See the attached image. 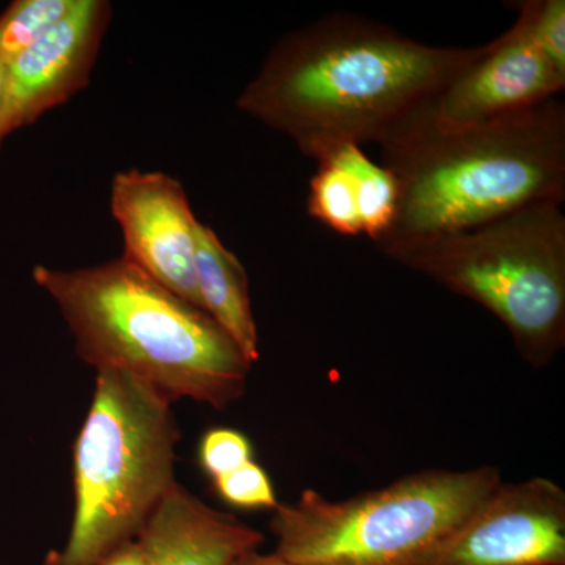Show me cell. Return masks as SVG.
Listing matches in <instances>:
<instances>
[{
	"label": "cell",
	"instance_id": "1",
	"mask_svg": "<svg viewBox=\"0 0 565 565\" xmlns=\"http://www.w3.org/2000/svg\"><path fill=\"white\" fill-rule=\"evenodd\" d=\"M484 50L433 46L334 13L282 36L236 107L318 161L343 145L381 143L429 109Z\"/></svg>",
	"mask_w": 565,
	"mask_h": 565
},
{
	"label": "cell",
	"instance_id": "2",
	"mask_svg": "<svg viewBox=\"0 0 565 565\" xmlns=\"http://www.w3.org/2000/svg\"><path fill=\"white\" fill-rule=\"evenodd\" d=\"M399 188L392 253L565 199V104L559 98L487 125L445 128L429 109L379 143Z\"/></svg>",
	"mask_w": 565,
	"mask_h": 565
},
{
	"label": "cell",
	"instance_id": "3",
	"mask_svg": "<svg viewBox=\"0 0 565 565\" xmlns=\"http://www.w3.org/2000/svg\"><path fill=\"white\" fill-rule=\"evenodd\" d=\"M32 277L96 371L132 375L172 404L223 411L244 396L252 364L232 338L125 256L71 270L40 264Z\"/></svg>",
	"mask_w": 565,
	"mask_h": 565
},
{
	"label": "cell",
	"instance_id": "4",
	"mask_svg": "<svg viewBox=\"0 0 565 565\" xmlns=\"http://www.w3.org/2000/svg\"><path fill=\"white\" fill-rule=\"evenodd\" d=\"M180 427L172 403L118 371H96L90 411L74 445L68 542L44 565H98L136 541L172 489Z\"/></svg>",
	"mask_w": 565,
	"mask_h": 565
},
{
	"label": "cell",
	"instance_id": "5",
	"mask_svg": "<svg viewBox=\"0 0 565 565\" xmlns=\"http://www.w3.org/2000/svg\"><path fill=\"white\" fill-rule=\"evenodd\" d=\"M563 204L525 207L497 221L434 237L390 259L481 305L534 367L565 348V215Z\"/></svg>",
	"mask_w": 565,
	"mask_h": 565
},
{
	"label": "cell",
	"instance_id": "6",
	"mask_svg": "<svg viewBox=\"0 0 565 565\" xmlns=\"http://www.w3.org/2000/svg\"><path fill=\"white\" fill-rule=\"evenodd\" d=\"M501 482L484 465L418 471L343 501L305 489L274 511L275 553L299 565H424Z\"/></svg>",
	"mask_w": 565,
	"mask_h": 565
},
{
	"label": "cell",
	"instance_id": "7",
	"mask_svg": "<svg viewBox=\"0 0 565 565\" xmlns=\"http://www.w3.org/2000/svg\"><path fill=\"white\" fill-rule=\"evenodd\" d=\"M424 565H565L563 487L501 482Z\"/></svg>",
	"mask_w": 565,
	"mask_h": 565
},
{
	"label": "cell",
	"instance_id": "8",
	"mask_svg": "<svg viewBox=\"0 0 565 565\" xmlns=\"http://www.w3.org/2000/svg\"><path fill=\"white\" fill-rule=\"evenodd\" d=\"M516 20L481 57L467 66L429 107L435 125L445 128L487 125L516 117L559 98L565 77L535 46L520 2L511 3Z\"/></svg>",
	"mask_w": 565,
	"mask_h": 565
},
{
	"label": "cell",
	"instance_id": "9",
	"mask_svg": "<svg viewBox=\"0 0 565 565\" xmlns=\"http://www.w3.org/2000/svg\"><path fill=\"white\" fill-rule=\"evenodd\" d=\"M122 256L185 302L202 308L195 280V226L188 193L163 172L122 170L110 188ZM203 310V308H202Z\"/></svg>",
	"mask_w": 565,
	"mask_h": 565
},
{
	"label": "cell",
	"instance_id": "10",
	"mask_svg": "<svg viewBox=\"0 0 565 565\" xmlns=\"http://www.w3.org/2000/svg\"><path fill=\"white\" fill-rule=\"evenodd\" d=\"M110 17L106 0H79L68 17L6 66L3 136L32 125L90 84Z\"/></svg>",
	"mask_w": 565,
	"mask_h": 565
},
{
	"label": "cell",
	"instance_id": "11",
	"mask_svg": "<svg viewBox=\"0 0 565 565\" xmlns=\"http://www.w3.org/2000/svg\"><path fill=\"white\" fill-rule=\"evenodd\" d=\"M137 542L147 565H230L244 553L258 550L264 534L174 482Z\"/></svg>",
	"mask_w": 565,
	"mask_h": 565
},
{
	"label": "cell",
	"instance_id": "12",
	"mask_svg": "<svg viewBox=\"0 0 565 565\" xmlns=\"http://www.w3.org/2000/svg\"><path fill=\"white\" fill-rule=\"evenodd\" d=\"M195 280L203 311L232 338L253 366L259 360V334L247 273L217 233L200 221L195 226Z\"/></svg>",
	"mask_w": 565,
	"mask_h": 565
},
{
	"label": "cell",
	"instance_id": "13",
	"mask_svg": "<svg viewBox=\"0 0 565 565\" xmlns=\"http://www.w3.org/2000/svg\"><path fill=\"white\" fill-rule=\"evenodd\" d=\"M370 156L360 145H343L318 159L310 181V217L341 236H363L364 172Z\"/></svg>",
	"mask_w": 565,
	"mask_h": 565
},
{
	"label": "cell",
	"instance_id": "14",
	"mask_svg": "<svg viewBox=\"0 0 565 565\" xmlns=\"http://www.w3.org/2000/svg\"><path fill=\"white\" fill-rule=\"evenodd\" d=\"M79 0H17L0 14V63L9 65L76 9Z\"/></svg>",
	"mask_w": 565,
	"mask_h": 565
},
{
	"label": "cell",
	"instance_id": "15",
	"mask_svg": "<svg viewBox=\"0 0 565 565\" xmlns=\"http://www.w3.org/2000/svg\"><path fill=\"white\" fill-rule=\"evenodd\" d=\"M531 35L546 62L565 77V2L564 0H523Z\"/></svg>",
	"mask_w": 565,
	"mask_h": 565
},
{
	"label": "cell",
	"instance_id": "16",
	"mask_svg": "<svg viewBox=\"0 0 565 565\" xmlns=\"http://www.w3.org/2000/svg\"><path fill=\"white\" fill-rule=\"evenodd\" d=\"M214 489L225 503L239 509H277V494L269 475L262 465L250 460L214 479Z\"/></svg>",
	"mask_w": 565,
	"mask_h": 565
},
{
	"label": "cell",
	"instance_id": "17",
	"mask_svg": "<svg viewBox=\"0 0 565 565\" xmlns=\"http://www.w3.org/2000/svg\"><path fill=\"white\" fill-rule=\"evenodd\" d=\"M252 456L250 440L239 430L217 427L207 430L200 441V465L212 481L250 462Z\"/></svg>",
	"mask_w": 565,
	"mask_h": 565
},
{
	"label": "cell",
	"instance_id": "18",
	"mask_svg": "<svg viewBox=\"0 0 565 565\" xmlns=\"http://www.w3.org/2000/svg\"><path fill=\"white\" fill-rule=\"evenodd\" d=\"M98 565H147V561H145L143 550H141L136 539V541L120 546L109 556L104 557Z\"/></svg>",
	"mask_w": 565,
	"mask_h": 565
},
{
	"label": "cell",
	"instance_id": "19",
	"mask_svg": "<svg viewBox=\"0 0 565 565\" xmlns=\"http://www.w3.org/2000/svg\"><path fill=\"white\" fill-rule=\"evenodd\" d=\"M230 565H299L289 563L285 557L278 556L277 553L273 555H263L258 550H252V552L244 553L234 559Z\"/></svg>",
	"mask_w": 565,
	"mask_h": 565
},
{
	"label": "cell",
	"instance_id": "20",
	"mask_svg": "<svg viewBox=\"0 0 565 565\" xmlns=\"http://www.w3.org/2000/svg\"><path fill=\"white\" fill-rule=\"evenodd\" d=\"M3 90H6V65L0 63V145L6 140V136H3L2 131Z\"/></svg>",
	"mask_w": 565,
	"mask_h": 565
}]
</instances>
